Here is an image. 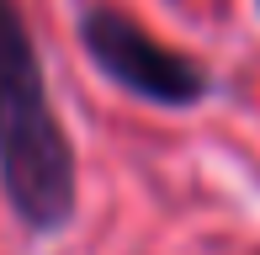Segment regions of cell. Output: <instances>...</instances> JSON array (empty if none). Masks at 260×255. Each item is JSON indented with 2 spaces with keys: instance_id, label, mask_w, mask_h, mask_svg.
Here are the masks:
<instances>
[{
  "instance_id": "6da1fadb",
  "label": "cell",
  "mask_w": 260,
  "mask_h": 255,
  "mask_svg": "<svg viewBox=\"0 0 260 255\" xmlns=\"http://www.w3.org/2000/svg\"><path fill=\"white\" fill-rule=\"evenodd\" d=\"M0 192L27 234H64L80 202V165L53 112L32 27L16 0H0Z\"/></svg>"
},
{
  "instance_id": "7a4b0ae2",
  "label": "cell",
  "mask_w": 260,
  "mask_h": 255,
  "mask_svg": "<svg viewBox=\"0 0 260 255\" xmlns=\"http://www.w3.org/2000/svg\"><path fill=\"white\" fill-rule=\"evenodd\" d=\"M80 48L90 53V64L112 80L117 90L138 101H154V107H202L212 96V75L197 59L154 43L133 16L112 6H90L80 11Z\"/></svg>"
},
{
  "instance_id": "3957f363",
  "label": "cell",
  "mask_w": 260,
  "mask_h": 255,
  "mask_svg": "<svg viewBox=\"0 0 260 255\" xmlns=\"http://www.w3.org/2000/svg\"><path fill=\"white\" fill-rule=\"evenodd\" d=\"M255 6H260V0H255Z\"/></svg>"
}]
</instances>
